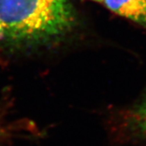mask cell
<instances>
[{
  "instance_id": "obj_2",
  "label": "cell",
  "mask_w": 146,
  "mask_h": 146,
  "mask_svg": "<svg viewBox=\"0 0 146 146\" xmlns=\"http://www.w3.org/2000/svg\"><path fill=\"white\" fill-rule=\"evenodd\" d=\"M106 8L146 29V0H102Z\"/></svg>"
},
{
  "instance_id": "obj_1",
  "label": "cell",
  "mask_w": 146,
  "mask_h": 146,
  "mask_svg": "<svg viewBox=\"0 0 146 146\" xmlns=\"http://www.w3.org/2000/svg\"><path fill=\"white\" fill-rule=\"evenodd\" d=\"M75 22L68 0H0V49L54 42L68 34Z\"/></svg>"
},
{
  "instance_id": "obj_3",
  "label": "cell",
  "mask_w": 146,
  "mask_h": 146,
  "mask_svg": "<svg viewBox=\"0 0 146 146\" xmlns=\"http://www.w3.org/2000/svg\"><path fill=\"white\" fill-rule=\"evenodd\" d=\"M133 119L136 127L146 134V97L135 110Z\"/></svg>"
},
{
  "instance_id": "obj_4",
  "label": "cell",
  "mask_w": 146,
  "mask_h": 146,
  "mask_svg": "<svg viewBox=\"0 0 146 146\" xmlns=\"http://www.w3.org/2000/svg\"><path fill=\"white\" fill-rule=\"evenodd\" d=\"M93 1H95V2H99V3H102V0H93Z\"/></svg>"
}]
</instances>
